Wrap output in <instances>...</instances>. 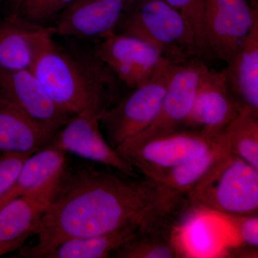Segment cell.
I'll return each mask as SVG.
<instances>
[{"label": "cell", "instance_id": "cell-3", "mask_svg": "<svg viewBox=\"0 0 258 258\" xmlns=\"http://www.w3.org/2000/svg\"><path fill=\"white\" fill-rule=\"evenodd\" d=\"M186 197L196 208L225 216L258 215V169L227 150Z\"/></svg>", "mask_w": 258, "mask_h": 258}, {"label": "cell", "instance_id": "cell-24", "mask_svg": "<svg viewBox=\"0 0 258 258\" xmlns=\"http://www.w3.org/2000/svg\"><path fill=\"white\" fill-rule=\"evenodd\" d=\"M74 0H23L19 14L39 23L57 16Z\"/></svg>", "mask_w": 258, "mask_h": 258}, {"label": "cell", "instance_id": "cell-1", "mask_svg": "<svg viewBox=\"0 0 258 258\" xmlns=\"http://www.w3.org/2000/svg\"><path fill=\"white\" fill-rule=\"evenodd\" d=\"M159 189L147 176H128L83 165L62 171L42 214L37 242L23 246L20 256L43 258L64 241L141 225L162 212Z\"/></svg>", "mask_w": 258, "mask_h": 258}, {"label": "cell", "instance_id": "cell-17", "mask_svg": "<svg viewBox=\"0 0 258 258\" xmlns=\"http://www.w3.org/2000/svg\"><path fill=\"white\" fill-rule=\"evenodd\" d=\"M227 150L220 134L216 143L203 155L149 178L157 184L161 201L171 206L184 203L183 198Z\"/></svg>", "mask_w": 258, "mask_h": 258}, {"label": "cell", "instance_id": "cell-6", "mask_svg": "<svg viewBox=\"0 0 258 258\" xmlns=\"http://www.w3.org/2000/svg\"><path fill=\"white\" fill-rule=\"evenodd\" d=\"M217 139L218 137L212 139L198 131L184 128L136 145L120 144L115 149L137 172L152 178L161 171L203 155Z\"/></svg>", "mask_w": 258, "mask_h": 258}, {"label": "cell", "instance_id": "cell-11", "mask_svg": "<svg viewBox=\"0 0 258 258\" xmlns=\"http://www.w3.org/2000/svg\"><path fill=\"white\" fill-rule=\"evenodd\" d=\"M0 95L52 135L74 116L52 101L31 70L0 73Z\"/></svg>", "mask_w": 258, "mask_h": 258}, {"label": "cell", "instance_id": "cell-5", "mask_svg": "<svg viewBox=\"0 0 258 258\" xmlns=\"http://www.w3.org/2000/svg\"><path fill=\"white\" fill-rule=\"evenodd\" d=\"M176 64L164 57L149 79L101 113L100 123L112 147L142 133L155 120Z\"/></svg>", "mask_w": 258, "mask_h": 258}, {"label": "cell", "instance_id": "cell-18", "mask_svg": "<svg viewBox=\"0 0 258 258\" xmlns=\"http://www.w3.org/2000/svg\"><path fill=\"white\" fill-rule=\"evenodd\" d=\"M224 70L231 89L244 108L258 113V18Z\"/></svg>", "mask_w": 258, "mask_h": 258}, {"label": "cell", "instance_id": "cell-23", "mask_svg": "<svg viewBox=\"0 0 258 258\" xmlns=\"http://www.w3.org/2000/svg\"><path fill=\"white\" fill-rule=\"evenodd\" d=\"M186 20L191 28L199 55L213 56L207 38L205 25V0H164Z\"/></svg>", "mask_w": 258, "mask_h": 258}, {"label": "cell", "instance_id": "cell-7", "mask_svg": "<svg viewBox=\"0 0 258 258\" xmlns=\"http://www.w3.org/2000/svg\"><path fill=\"white\" fill-rule=\"evenodd\" d=\"M207 67L203 61L193 59L176 63L157 118L143 132L120 144L136 145L183 129Z\"/></svg>", "mask_w": 258, "mask_h": 258}, {"label": "cell", "instance_id": "cell-19", "mask_svg": "<svg viewBox=\"0 0 258 258\" xmlns=\"http://www.w3.org/2000/svg\"><path fill=\"white\" fill-rule=\"evenodd\" d=\"M53 137L0 95V155L34 154L46 147Z\"/></svg>", "mask_w": 258, "mask_h": 258}, {"label": "cell", "instance_id": "cell-16", "mask_svg": "<svg viewBox=\"0 0 258 258\" xmlns=\"http://www.w3.org/2000/svg\"><path fill=\"white\" fill-rule=\"evenodd\" d=\"M177 217L155 214L146 220L121 247L112 253L117 258H176L182 253L174 238Z\"/></svg>", "mask_w": 258, "mask_h": 258}, {"label": "cell", "instance_id": "cell-9", "mask_svg": "<svg viewBox=\"0 0 258 258\" xmlns=\"http://www.w3.org/2000/svg\"><path fill=\"white\" fill-rule=\"evenodd\" d=\"M100 116L101 114L93 112L74 115L54 135L47 147L76 154L137 178L135 169L103 138L100 130Z\"/></svg>", "mask_w": 258, "mask_h": 258}, {"label": "cell", "instance_id": "cell-4", "mask_svg": "<svg viewBox=\"0 0 258 258\" xmlns=\"http://www.w3.org/2000/svg\"><path fill=\"white\" fill-rule=\"evenodd\" d=\"M118 28V33L152 44L176 63L200 56L189 25L164 0H142L131 13L122 15Z\"/></svg>", "mask_w": 258, "mask_h": 258}, {"label": "cell", "instance_id": "cell-21", "mask_svg": "<svg viewBox=\"0 0 258 258\" xmlns=\"http://www.w3.org/2000/svg\"><path fill=\"white\" fill-rule=\"evenodd\" d=\"M141 225L130 226L101 235L75 237L62 242L43 258H104L121 247Z\"/></svg>", "mask_w": 258, "mask_h": 258}, {"label": "cell", "instance_id": "cell-26", "mask_svg": "<svg viewBox=\"0 0 258 258\" xmlns=\"http://www.w3.org/2000/svg\"><path fill=\"white\" fill-rule=\"evenodd\" d=\"M244 245L258 248V215L225 216Z\"/></svg>", "mask_w": 258, "mask_h": 258}, {"label": "cell", "instance_id": "cell-15", "mask_svg": "<svg viewBox=\"0 0 258 258\" xmlns=\"http://www.w3.org/2000/svg\"><path fill=\"white\" fill-rule=\"evenodd\" d=\"M59 178L15 199L0 210V256L20 249L30 236L35 235Z\"/></svg>", "mask_w": 258, "mask_h": 258}, {"label": "cell", "instance_id": "cell-10", "mask_svg": "<svg viewBox=\"0 0 258 258\" xmlns=\"http://www.w3.org/2000/svg\"><path fill=\"white\" fill-rule=\"evenodd\" d=\"M94 54L117 79L133 88L149 79L164 57L152 44L116 32L102 39Z\"/></svg>", "mask_w": 258, "mask_h": 258}, {"label": "cell", "instance_id": "cell-8", "mask_svg": "<svg viewBox=\"0 0 258 258\" xmlns=\"http://www.w3.org/2000/svg\"><path fill=\"white\" fill-rule=\"evenodd\" d=\"M244 107L235 96L225 71L207 67L199 84L195 101L184 128L216 139Z\"/></svg>", "mask_w": 258, "mask_h": 258}, {"label": "cell", "instance_id": "cell-13", "mask_svg": "<svg viewBox=\"0 0 258 258\" xmlns=\"http://www.w3.org/2000/svg\"><path fill=\"white\" fill-rule=\"evenodd\" d=\"M125 0H74L57 15L54 33L79 39H103L115 32Z\"/></svg>", "mask_w": 258, "mask_h": 258}, {"label": "cell", "instance_id": "cell-25", "mask_svg": "<svg viewBox=\"0 0 258 258\" xmlns=\"http://www.w3.org/2000/svg\"><path fill=\"white\" fill-rule=\"evenodd\" d=\"M30 155L18 154L0 155V199L10 189L24 161Z\"/></svg>", "mask_w": 258, "mask_h": 258}, {"label": "cell", "instance_id": "cell-2", "mask_svg": "<svg viewBox=\"0 0 258 258\" xmlns=\"http://www.w3.org/2000/svg\"><path fill=\"white\" fill-rule=\"evenodd\" d=\"M31 71L52 101L72 115L83 112L101 115L114 96L117 78L95 54L83 61L52 37L39 52Z\"/></svg>", "mask_w": 258, "mask_h": 258}, {"label": "cell", "instance_id": "cell-12", "mask_svg": "<svg viewBox=\"0 0 258 258\" xmlns=\"http://www.w3.org/2000/svg\"><path fill=\"white\" fill-rule=\"evenodd\" d=\"M257 18V10L247 0H205V30L212 55L227 62Z\"/></svg>", "mask_w": 258, "mask_h": 258}, {"label": "cell", "instance_id": "cell-22", "mask_svg": "<svg viewBox=\"0 0 258 258\" xmlns=\"http://www.w3.org/2000/svg\"><path fill=\"white\" fill-rule=\"evenodd\" d=\"M221 135L227 149L258 169V113L242 108Z\"/></svg>", "mask_w": 258, "mask_h": 258}, {"label": "cell", "instance_id": "cell-20", "mask_svg": "<svg viewBox=\"0 0 258 258\" xmlns=\"http://www.w3.org/2000/svg\"><path fill=\"white\" fill-rule=\"evenodd\" d=\"M66 167L64 153L46 147L27 158L10 189L0 199V210L10 202L60 177Z\"/></svg>", "mask_w": 258, "mask_h": 258}, {"label": "cell", "instance_id": "cell-14", "mask_svg": "<svg viewBox=\"0 0 258 258\" xmlns=\"http://www.w3.org/2000/svg\"><path fill=\"white\" fill-rule=\"evenodd\" d=\"M16 13L0 20V73L31 70L39 52L54 35Z\"/></svg>", "mask_w": 258, "mask_h": 258}]
</instances>
